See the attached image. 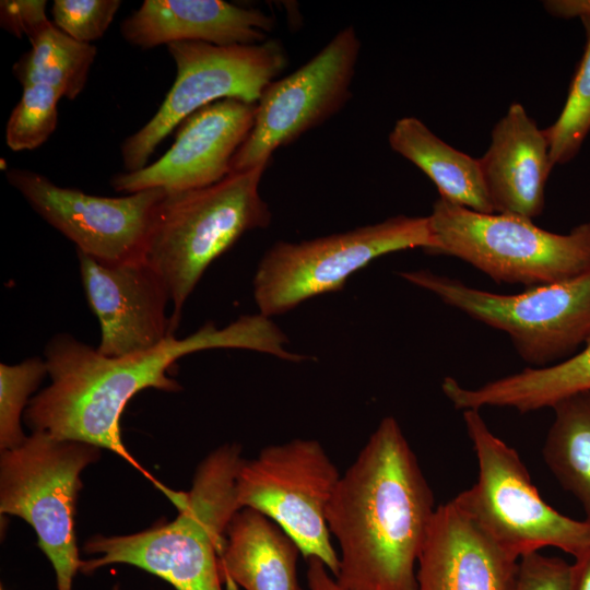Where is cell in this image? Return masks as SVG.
<instances>
[{"label": "cell", "instance_id": "9c48e42d", "mask_svg": "<svg viewBox=\"0 0 590 590\" xmlns=\"http://www.w3.org/2000/svg\"><path fill=\"white\" fill-rule=\"evenodd\" d=\"M434 247L428 215L403 214L309 240H280L258 264L255 302L264 317L282 315L309 298L340 291L353 273L381 256L414 248L429 253Z\"/></svg>", "mask_w": 590, "mask_h": 590}, {"label": "cell", "instance_id": "83f0119b", "mask_svg": "<svg viewBox=\"0 0 590 590\" xmlns=\"http://www.w3.org/2000/svg\"><path fill=\"white\" fill-rule=\"evenodd\" d=\"M512 590H571V564L541 552L523 555Z\"/></svg>", "mask_w": 590, "mask_h": 590}, {"label": "cell", "instance_id": "8992f818", "mask_svg": "<svg viewBox=\"0 0 590 590\" xmlns=\"http://www.w3.org/2000/svg\"><path fill=\"white\" fill-rule=\"evenodd\" d=\"M428 219L429 253L456 257L496 282L531 288L590 271V221L558 234L527 217L481 213L441 198Z\"/></svg>", "mask_w": 590, "mask_h": 590}, {"label": "cell", "instance_id": "5b68a950", "mask_svg": "<svg viewBox=\"0 0 590 590\" xmlns=\"http://www.w3.org/2000/svg\"><path fill=\"white\" fill-rule=\"evenodd\" d=\"M463 421L477 460L476 482L451 500L515 559L552 546L580 557L590 548V522L567 517L539 494L518 452L494 435L480 410Z\"/></svg>", "mask_w": 590, "mask_h": 590}, {"label": "cell", "instance_id": "603a6c76", "mask_svg": "<svg viewBox=\"0 0 590 590\" xmlns=\"http://www.w3.org/2000/svg\"><path fill=\"white\" fill-rule=\"evenodd\" d=\"M28 40L31 50L12 68L22 87L43 83L55 87L62 97L74 99L85 86L96 47L76 42L51 22Z\"/></svg>", "mask_w": 590, "mask_h": 590}, {"label": "cell", "instance_id": "484cf974", "mask_svg": "<svg viewBox=\"0 0 590 590\" xmlns=\"http://www.w3.org/2000/svg\"><path fill=\"white\" fill-rule=\"evenodd\" d=\"M61 97L59 91L47 84L23 86L21 99L7 123L8 146L17 152L42 145L57 127V105Z\"/></svg>", "mask_w": 590, "mask_h": 590}, {"label": "cell", "instance_id": "2e32d148", "mask_svg": "<svg viewBox=\"0 0 590 590\" xmlns=\"http://www.w3.org/2000/svg\"><path fill=\"white\" fill-rule=\"evenodd\" d=\"M518 562L450 500L436 507L417 559L416 590H512Z\"/></svg>", "mask_w": 590, "mask_h": 590}, {"label": "cell", "instance_id": "5bb4252c", "mask_svg": "<svg viewBox=\"0 0 590 590\" xmlns=\"http://www.w3.org/2000/svg\"><path fill=\"white\" fill-rule=\"evenodd\" d=\"M257 104L225 98L186 118L172 148L137 172L116 174L110 184L118 192L149 189L179 192L214 185L231 174L232 160L249 135Z\"/></svg>", "mask_w": 590, "mask_h": 590}, {"label": "cell", "instance_id": "d6a6232c", "mask_svg": "<svg viewBox=\"0 0 590 590\" xmlns=\"http://www.w3.org/2000/svg\"><path fill=\"white\" fill-rule=\"evenodd\" d=\"M111 590H121L119 583H115Z\"/></svg>", "mask_w": 590, "mask_h": 590}, {"label": "cell", "instance_id": "ac0fdd59", "mask_svg": "<svg viewBox=\"0 0 590 590\" xmlns=\"http://www.w3.org/2000/svg\"><path fill=\"white\" fill-rule=\"evenodd\" d=\"M495 213L533 220L544 208L545 184L554 167L544 129L512 103L492 131L479 158Z\"/></svg>", "mask_w": 590, "mask_h": 590}, {"label": "cell", "instance_id": "3957f363", "mask_svg": "<svg viewBox=\"0 0 590 590\" xmlns=\"http://www.w3.org/2000/svg\"><path fill=\"white\" fill-rule=\"evenodd\" d=\"M245 458L241 446L225 444L209 453L198 465L192 486L177 492L160 489L177 508L168 522L125 535L90 538L80 573L91 576L114 564H126L148 571L175 590H224L220 556L227 529L240 510L236 482Z\"/></svg>", "mask_w": 590, "mask_h": 590}, {"label": "cell", "instance_id": "ba28073f", "mask_svg": "<svg viewBox=\"0 0 590 590\" xmlns=\"http://www.w3.org/2000/svg\"><path fill=\"white\" fill-rule=\"evenodd\" d=\"M400 276L506 333L528 367L562 362L590 340V271L516 294L475 288L424 269L400 272Z\"/></svg>", "mask_w": 590, "mask_h": 590}, {"label": "cell", "instance_id": "7c38bea8", "mask_svg": "<svg viewBox=\"0 0 590 590\" xmlns=\"http://www.w3.org/2000/svg\"><path fill=\"white\" fill-rule=\"evenodd\" d=\"M361 51L353 26L339 31L311 59L273 81L257 103L253 127L232 160V170L269 164L287 145L335 115L349 102Z\"/></svg>", "mask_w": 590, "mask_h": 590}, {"label": "cell", "instance_id": "836d02e7", "mask_svg": "<svg viewBox=\"0 0 590 590\" xmlns=\"http://www.w3.org/2000/svg\"><path fill=\"white\" fill-rule=\"evenodd\" d=\"M0 590H3V588L1 587V589H0Z\"/></svg>", "mask_w": 590, "mask_h": 590}, {"label": "cell", "instance_id": "f1b7e54d", "mask_svg": "<svg viewBox=\"0 0 590 590\" xmlns=\"http://www.w3.org/2000/svg\"><path fill=\"white\" fill-rule=\"evenodd\" d=\"M45 0H2L0 2L1 26L12 35L31 38L50 21L46 16Z\"/></svg>", "mask_w": 590, "mask_h": 590}, {"label": "cell", "instance_id": "d4e9b609", "mask_svg": "<svg viewBox=\"0 0 590 590\" xmlns=\"http://www.w3.org/2000/svg\"><path fill=\"white\" fill-rule=\"evenodd\" d=\"M46 375V362L38 356L13 365L0 364V452L26 439L22 416Z\"/></svg>", "mask_w": 590, "mask_h": 590}, {"label": "cell", "instance_id": "52a82bcc", "mask_svg": "<svg viewBox=\"0 0 590 590\" xmlns=\"http://www.w3.org/2000/svg\"><path fill=\"white\" fill-rule=\"evenodd\" d=\"M101 448L32 432L17 447L0 452V512L26 521L50 562L56 590H74L82 559L76 542V500L82 472Z\"/></svg>", "mask_w": 590, "mask_h": 590}, {"label": "cell", "instance_id": "f546056e", "mask_svg": "<svg viewBox=\"0 0 590 590\" xmlns=\"http://www.w3.org/2000/svg\"><path fill=\"white\" fill-rule=\"evenodd\" d=\"M307 562V585L309 590H345L319 558L310 557Z\"/></svg>", "mask_w": 590, "mask_h": 590}, {"label": "cell", "instance_id": "d6986e66", "mask_svg": "<svg viewBox=\"0 0 590 590\" xmlns=\"http://www.w3.org/2000/svg\"><path fill=\"white\" fill-rule=\"evenodd\" d=\"M300 550L263 514L241 508L233 517L220 556L226 590H302L297 576Z\"/></svg>", "mask_w": 590, "mask_h": 590}, {"label": "cell", "instance_id": "1f68e13d", "mask_svg": "<svg viewBox=\"0 0 590 590\" xmlns=\"http://www.w3.org/2000/svg\"><path fill=\"white\" fill-rule=\"evenodd\" d=\"M571 590H590V548L571 564Z\"/></svg>", "mask_w": 590, "mask_h": 590}, {"label": "cell", "instance_id": "e0dca14e", "mask_svg": "<svg viewBox=\"0 0 590 590\" xmlns=\"http://www.w3.org/2000/svg\"><path fill=\"white\" fill-rule=\"evenodd\" d=\"M274 25L260 10L222 0H145L120 30L128 43L149 49L175 42L256 45L268 40Z\"/></svg>", "mask_w": 590, "mask_h": 590}, {"label": "cell", "instance_id": "9a60e30c", "mask_svg": "<svg viewBox=\"0 0 590 590\" xmlns=\"http://www.w3.org/2000/svg\"><path fill=\"white\" fill-rule=\"evenodd\" d=\"M82 284L101 327L97 351L122 357L151 351L174 335L163 279L144 259L103 263L76 251Z\"/></svg>", "mask_w": 590, "mask_h": 590}, {"label": "cell", "instance_id": "4dcf8cb0", "mask_svg": "<svg viewBox=\"0 0 590 590\" xmlns=\"http://www.w3.org/2000/svg\"><path fill=\"white\" fill-rule=\"evenodd\" d=\"M544 3L551 14L559 17L571 19L590 15V0H555Z\"/></svg>", "mask_w": 590, "mask_h": 590}, {"label": "cell", "instance_id": "8fae6325", "mask_svg": "<svg viewBox=\"0 0 590 590\" xmlns=\"http://www.w3.org/2000/svg\"><path fill=\"white\" fill-rule=\"evenodd\" d=\"M340 476L319 441L295 438L244 460L237 502L240 509H255L274 521L306 559L319 558L335 577L340 560L326 515Z\"/></svg>", "mask_w": 590, "mask_h": 590}, {"label": "cell", "instance_id": "7402d4cb", "mask_svg": "<svg viewBox=\"0 0 590 590\" xmlns=\"http://www.w3.org/2000/svg\"><path fill=\"white\" fill-rule=\"evenodd\" d=\"M554 420L542 455L558 483L580 503L590 522V390L552 406Z\"/></svg>", "mask_w": 590, "mask_h": 590}, {"label": "cell", "instance_id": "cb8c5ba5", "mask_svg": "<svg viewBox=\"0 0 590 590\" xmlns=\"http://www.w3.org/2000/svg\"><path fill=\"white\" fill-rule=\"evenodd\" d=\"M579 19L586 34L583 54L558 118L544 129L554 166L570 162L590 132V15Z\"/></svg>", "mask_w": 590, "mask_h": 590}, {"label": "cell", "instance_id": "4fadbf2b", "mask_svg": "<svg viewBox=\"0 0 590 590\" xmlns=\"http://www.w3.org/2000/svg\"><path fill=\"white\" fill-rule=\"evenodd\" d=\"M5 176L47 223L76 245V251L108 264L144 258L154 212L167 193L149 189L99 197L58 186L28 169H9Z\"/></svg>", "mask_w": 590, "mask_h": 590}, {"label": "cell", "instance_id": "44dd1931", "mask_svg": "<svg viewBox=\"0 0 590 590\" xmlns=\"http://www.w3.org/2000/svg\"><path fill=\"white\" fill-rule=\"evenodd\" d=\"M390 148L420 168L441 199L481 213H495L479 160L439 139L415 117L397 120L388 135Z\"/></svg>", "mask_w": 590, "mask_h": 590}, {"label": "cell", "instance_id": "6da1fadb", "mask_svg": "<svg viewBox=\"0 0 590 590\" xmlns=\"http://www.w3.org/2000/svg\"><path fill=\"white\" fill-rule=\"evenodd\" d=\"M287 342L281 329L260 314L241 316L224 328L210 321L186 338L172 335L151 351L122 357L105 356L60 333L45 347L50 384L32 397L23 420L32 432L110 450L157 485L122 441L120 418L128 402L148 388L179 391L169 369L179 358L202 350L246 349L302 362L300 354L286 349Z\"/></svg>", "mask_w": 590, "mask_h": 590}, {"label": "cell", "instance_id": "4316f807", "mask_svg": "<svg viewBox=\"0 0 590 590\" xmlns=\"http://www.w3.org/2000/svg\"><path fill=\"white\" fill-rule=\"evenodd\" d=\"M119 0H55L54 25L83 44L101 38L120 8Z\"/></svg>", "mask_w": 590, "mask_h": 590}, {"label": "cell", "instance_id": "ffe728a7", "mask_svg": "<svg viewBox=\"0 0 590 590\" xmlns=\"http://www.w3.org/2000/svg\"><path fill=\"white\" fill-rule=\"evenodd\" d=\"M441 390L457 410L510 408L528 413L552 408L559 400L590 390V340L570 357L551 366L526 367L477 388L446 377Z\"/></svg>", "mask_w": 590, "mask_h": 590}, {"label": "cell", "instance_id": "30bf717a", "mask_svg": "<svg viewBox=\"0 0 590 590\" xmlns=\"http://www.w3.org/2000/svg\"><path fill=\"white\" fill-rule=\"evenodd\" d=\"M167 49L176 63L175 82L156 114L122 142L126 172L145 167L166 135L197 110L225 98L257 104L287 64L275 39L232 46L175 42Z\"/></svg>", "mask_w": 590, "mask_h": 590}, {"label": "cell", "instance_id": "7a4b0ae2", "mask_svg": "<svg viewBox=\"0 0 590 590\" xmlns=\"http://www.w3.org/2000/svg\"><path fill=\"white\" fill-rule=\"evenodd\" d=\"M433 492L399 423L384 417L341 474L327 507L345 590H416Z\"/></svg>", "mask_w": 590, "mask_h": 590}, {"label": "cell", "instance_id": "277c9868", "mask_svg": "<svg viewBox=\"0 0 590 590\" xmlns=\"http://www.w3.org/2000/svg\"><path fill=\"white\" fill-rule=\"evenodd\" d=\"M267 166L233 172L204 188L167 192L157 204L144 259L168 290L173 331L209 266L245 233L270 225L272 214L259 191Z\"/></svg>", "mask_w": 590, "mask_h": 590}]
</instances>
